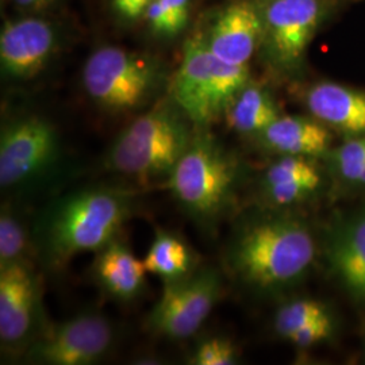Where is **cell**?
<instances>
[{
	"instance_id": "12",
	"label": "cell",
	"mask_w": 365,
	"mask_h": 365,
	"mask_svg": "<svg viewBox=\"0 0 365 365\" xmlns=\"http://www.w3.org/2000/svg\"><path fill=\"white\" fill-rule=\"evenodd\" d=\"M54 49V31L49 24L26 18L6 24L0 34V66L4 76L27 80L49 61Z\"/></svg>"
},
{
	"instance_id": "4",
	"label": "cell",
	"mask_w": 365,
	"mask_h": 365,
	"mask_svg": "<svg viewBox=\"0 0 365 365\" xmlns=\"http://www.w3.org/2000/svg\"><path fill=\"white\" fill-rule=\"evenodd\" d=\"M240 176L235 157L207 129H197L172 170L168 187L180 209L194 221L211 227L230 207Z\"/></svg>"
},
{
	"instance_id": "17",
	"label": "cell",
	"mask_w": 365,
	"mask_h": 365,
	"mask_svg": "<svg viewBox=\"0 0 365 365\" xmlns=\"http://www.w3.org/2000/svg\"><path fill=\"white\" fill-rule=\"evenodd\" d=\"M321 185V173L307 157L283 156L262 178L265 197L274 206H291L310 197Z\"/></svg>"
},
{
	"instance_id": "15",
	"label": "cell",
	"mask_w": 365,
	"mask_h": 365,
	"mask_svg": "<svg viewBox=\"0 0 365 365\" xmlns=\"http://www.w3.org/2000/svg\"><path fill=\"white\" fill-rule=\"evenodd\" d=\"M144 260H138L119 238L95 253L92 274L99 287L119 302H133L145 289Z\"/></svg>"
},
{
	"instance_id": "21",
	"label": "cell",
	"mask_w": 365,
	"mask_h": 365,
	"mask_svg": "<svg viewBox=\"0 0 365 365\" xmlns=\"http://www.w3.org/2000/svg\"><path fill=\"white\" fill-rule=\"evenodd\" d=\"M34 253L33 240L24 221L9 206L0 212V269L16 264H29Z\"/></svg>"
},
{
	"instance_id": "19",
	"label": "cell",
	"mask_w": 365,
	"mask_h": 365,
	"mask_svg": "<svg viewBox=\"0 0 365 365\" xmlns=\"http://www.w3.org/2000/svg\"><path fill=\"white\" fill-rule=\"evenodd\" d=\"M144 264L164 284L182 282L197 271L195 252L180 235L164 229H156Z\"/></svg>"
},
{
	"instance_id": "27",
	"label": "cell",
	"mask_w": 365,
	"mask_h": 365,
	"mask_svg": "<svg viewBox=\"0 0 365 365\" xmlns=\"http://www.w3.org/2000/svg\"><path fill=\"white\" fill-rule=\"evenodd\" d=\"M153 0H113V7L125 19H137L146 13Z\"/></svg>"
},
{
	"instance_id": "1",
	"label": "cell",
	"mask_w": 365,
	"mask_h": 365,
	"mask_svg": "<svg viewBox=\"0 0 365 365\" xmlns=\"http://www.w3.org/2000/svg\"><path fill=\"white\" fill-rule=\"evenodd\" d=\"M134 195L106 185L73 190L41 210L31 240L34 255L61 271L78 255L96 253L117 238L134 212Z\"/></svg>"
},
{
	"instance_id": "14",
	"label": "cell",
	"mask_w": 365,
	"mask_h": 365,
	"mask_svg": "<svg viewBox=\"0 0 365 365\" xmlns=\"http://www.w3.org/2000/svg\"><path fill=\"white\" fill-rule=\"evenodd\" d=\"M304 101L324 125L351 137L365 135V92L322 81L307 91Z\"/></svg>"
},
{
	"instance_id": "25",
	"label": "cell",
	"mask_w": 365,
	"mask_h": 365,
	"mask_svg": "<svg viewBox=\"0 0 365 365\" xmlns=\"http://www.w3.org/2000/svg\"><path fill=\"white\" fill-rule=\"evenodd\" d=\"M237 359V349L229 339L210 337L197 342L188 360L194 365H232Z\"/></svg>"
},
{
	"instance_id": "2",
	"label": "cell",
	"mask_w": 365,
	"mask_h": 365,
	"mask_svg": "<svg viewBox=\"0 0 365 365\" xmlns=\"http://www.w3.org/2000/svg\"><path fill=\"white\" fill-rule=\"evenodd\" d=\"M315 253L313 235L303 222L268 215L237 229L226 261L241 283L274 292L297 284L312 268Z\"/></svg>"
},
{
	"instance_id": "5",
	"label": "cell",
	"mask_w": 365,
	"mask_h": 365,
	"mask_svg": "<svg viewBox=\"0 0 365 365\" xmlns=\"http://www.w3.org/2000/svg\"><path fill=\"white\" fill-rule=\"evenodd\" d=\"M249 83L248 66H230L215 57L205 37L185 43L182 64L170 84L172 102L197 129H209Z\"/></svg>"
},
{
	"instance_id": "28",
	"label": "cell",
	"mask_w": 365,
	"mask_h": 365,
	"mask_svg": "<svg viewBox=\"0 0 365 365\" xmlns=\"http://www.w3.org/2000/svg\"><path fill=\"white\" fill-rule=\"evenodd\" d=\"M53 0H15L16 4L29 9H41L43 6H48Z\"/></svg>"
},
{
	"instance_id": "9",
	"label": "cell",
	"mask_w": 365,
	"mask_h": 365,
	"mask_svg": "<svg viewBox=\"0 0 365 365\" xmlns=\"http://www.w3.org/2000/svg\"><path fill=\"white\" fill-rule=\"evenodd\" d=\"M115 339V327L105 315L78 314L43 329L29 345L25 359L33 364H95L110 353Z\"/></svg>"
},
{
	"instance_id": "20",
	"label": "cell",
	"mask_w": 365,
	"mask_h": 365,
	"mask_svg": "<svg viewBox=\"0 0 365 365\" xmlns=\"http://www.w3.org/2000/svg\"><path fill=\"white\" fill-rule=\"evenodd\" d=\"M282 117L271 93L260 86L248 83L237 93L225 113L230 129L240 134H259Z\"/></svg>"
},
{
	"instance_id": "22",
	"label": "cell",
	"mask_w": 365,
	"mask_h": 365,
	"mask_svg": "<svg viewBox=\"0 0 365 365\" xmlns=\"http://www.w3.org/2000/svg\"><path fill=\"white\" fill-rule=\"evenodd\" d=\"M327 317H330V314L319 302L312 299L291 300L283 304L276 313L274 329L286 339L291 333Z\"/></svg>"
},
{
	"instance_id": "10",
	"label": "cell",
	"mask_w": 365,
	"mask_h": 365,
	"mask_svg": "<svg viewBox=\"0 0 365 365\" xmlns=\"http://www.w3.org/2000/svg\"><path fill=\"white\" fill-rule=\"evenodd\" d=\"M327 11L325 0H267L260 9L262 42L274 66H299Z\"/></svg>"
},
{
	"instance_id": "23",
	"label": "cell",
	"mask_w": 365,
	"mask_h": 365,
	"mask_svg": "<svg viewBox=\"0 0 365 365\" xmlns=\"http://www.w3.org/2000/svg\"><path fill=\"white\" fill-rule=\"evenodd\" d=\"M190 0H153L146 10L150 29L160 36L173 37L188 19Z\"/></svg>"
},
{
	"instance_id": "24",
	"label": "cell",
	"mask_w": 365,
	"mask_h": 365,
	"mask_svg": "<svg viewBox=\"0 0 365 365\" xmlns=\"http://www.w3.org/2000/svg\"><path fill=\"white\" fill-rule=\"evenodd\" d=\"M339 176L353 184H365V135L353 137L331 153Z\"/></svg>"
},
{
	"instance_id": "7",
	"label": "cell",
	"mask_w": 365,
	"mask_h": 365,
	"mask_svg": "<svg viewBox=\"0 0 365 365\" xmlns=\"http://www.w3.org/2000/svg\"><path fill=\"white\" fill-rule=\"evenodd\" d=\"M63 157L60 138L52 123L30 115L7 123L0 134V187L22 192L45 182Z\"/></svg>"
},
{
	"instance_id": "11",
	"label": "cell",
	"mask_w": 365,
	"mask_h": 365,
	"mask_svg": "<svg viewBox=\"0 0 365 365\" xmlns=\"http://www.w3.org/2000/svg\"><path fill=\"white\" fill-rule=\"evenodd\" d=\"M41 284L30 264L0 269V342L3 351L26 352L38 336Z\"/></svg>"
},
{
	"instance_id": "13",
	"label": "cell",
	"mask_w": 365,
	"mask_h": 365,
	"mask_svg": "<svg viewBox=\"0 0 365 365\" xmlns=\"http://www.w3.org/2000/svg\"><path fill=\"white\" fill-rule=\"evenodd\" d=\"M206 43L211 53L230 66H248L262 42L260 9L241 1L229 6L211 27Z\"/></svg>"
},
{
	"instance_id": "6",
	"label": "cell",
	"mask_w": 365,
	"mask_h": 365,
	"mask_svg": "<svg viewBox=\"0 0 365 365\" xmlns=\"http://www.w3.org/2000/svg\"><path fill=\"white\" fill-rule=\"evenodd\" d=\"M161 72L152 60L105 46L92 53L84 64V90L96 105L114 113L144 105L156 91Z\"/></svg>"
},
{
	"instance_id": "3",
	"label": "cell",
	"mask_w": 365,
	"mask_h": 365,
	"mask_svg": "<svg viewBox=\"0 0 365 365\" xmlns=\"http://www.w3.org/2000/svg\"><path fill=\"white\" fill-rule=\"evenodd\" d=\"M175 105H161L133 120L106 153V167L140 182L170 179L195 130Z\"/></svg>"
},
{
	"instance_id": "26",
	"label": "cell",
	"mask_w": 365,
	"mask_h": 365,
	"mask_svg": "<svg viewBox=\"0 0 365 365\" xmlns=\"http://www.w3.org/2000/svg\"><path fill=\"white\" fill-rule=\"evenodd\" d=\"M331 333H333V322H331V318L327 317L321 321L314 322L312 325L302 327L299 330L291 333L286 339L299 348H307L329 339Z\"/></svg>"
},
{
	"instance_id": "16",
	"label": "cell",
	"mask_w": 365,
	"mask_h": 365,
	"mask_svg": "<svg viewBox=\"0 0 365 365\" xmlns=\"http://www.w3.org/2000/svg\"><path fill=\"white\" fill-rule=\"evenodd\" d=\"M261 143L283 156L317 157L325 155L331 143L327 125L318 119L279 117L260 134Z\"/></svg>"
},
{
	"instance_id": "18",
	"label": "cell",
	"mask_w": 365,
	"mask_h": 365,
	"mask_svg": "<svg viewBox=\"0 0 365 365\" xmlns=\"http://www.w3.org/2000/svg\"><path fill=\"white\" fill-rule=\"evenodd\" d=\"M330 260L345 287L365 302V212L345 223L337 233Z\"/></svg>"
},
{
	"instance_id": "8",
	"label": "cell",
	"mask_w": 365,
	"mask_h": 365,
	"mask_svg": "<svg viewBox=\"0 0 365 365\" xmlns=\"http://www.w3.org/2000/svg\"><path fill=\"white\" fill-rule=\"evenodd\" d=\"M222 292L220 272L202 268L182 282L164 284L146 327L165 339H190L203 327Z\"/></svg>"
}]
</instances>
